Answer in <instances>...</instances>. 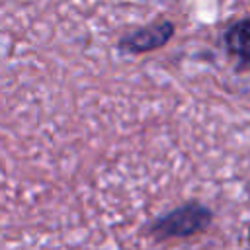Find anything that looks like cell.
<instances>
[{"mask_svg":"<svg viewBox=\"0 0 250 250\" xmlns=\"http://www.w3.org/2000/svg\"><path fill=\"white\" fill-rule=\"evenodd\" d=\"M211 221H213V213L209 207H205L197 201H189V203H184V205L172 209L170 213L158 217L150 225L148 230L158 240L188 238L197 232H203L211 225Z\"/></svg>","mask_w":250,"mask_h":250,"instance_id":"cell-1","label":"cell"},{"mask_svg":"<svg viewBox=\"0 0 250 250\" xmlns=\"http://www.w3.org/2000/svg\"><path fill=\"white\" fill-rule=\"evenodd\" d=\"M174 31H176V25L172 21L160 20V21L143 25L131 33H125L117 41V47L125 53H133V55L150 53V51L164 47L174 37Z\"/></svg>","mask_w":250,"mask_h":250,"instance_id":"cell-2","label":"cell"},{"mask_svg":"<svg viewBox=\"0 0 250 250\" xmlns=\"http://www.w3.org/2000/svg\"><path fill=\"white\" fill-rule=\"evenodd\" d=\"M223 43L230 57L236 59V70H250V16L236 20L223 31Z\"/></svg>","mask_w":250,"mask_h":250,"instance_id":"cell-3","label":"cell"}]
</instances>
